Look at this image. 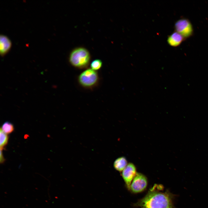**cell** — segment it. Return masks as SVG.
I'll list each match as a JSON object with an SVG mask.
<instances>
[{"label":"cell","instance_id":"4fadbf2b","mask_svg":"<svg viewBox=\"0 0 208 208\" xmlns=\"http://www.w3.org/2000/svg\"><path fill=\"white\" fill-rule=\"evenodd\" d=\"M0 162L1 163H3L5 161V159L3 156L2 150H0Z\"/></svg>","mask_w":208,"mask_h":208},{"label":"cell","instance_id":"8fae6325","mask_svg":"<svg viewBox=\"0 0 208 208\" xmlns=\"http://www.w3.org/2000/svg\"><path fill=\"white\" fill-rule=\"evenodd\" d=\"M3 131L6 134H9L12 133L14 130L13 125L11 123L6 122L2 125L1 128Z\"/></svg>","mask_w":208,"mask_h":208},{"label":"cell","instance_id":"ba28073f","mask_svg":"<svg viewBox=\"0 0 208 208\" xmlns=\"http://www.w3.org/2000/svg\"><path fill=\"white\" fill-rule=\"evenodd\" d=\"M185 39L181 35L175 31L169 36L167 41L171 46L177 47L179 46Z\"/></svg>","mask_w":208,"mask_h":208},{"label":"cell","instance_id":"9c48e42d","mask_svg":"<svg viewBox=\"0 0 208 208\" xmlns=\"http://www.w3.org/2000/svg\"><path fill=\"white\" fill-rule=\"evenodd\" d=\"M127 164V161L126 158L122 157L116 159L114 163V166L117 171H122L124 170Z\"/></svg>","mask_w":208,"mask_h":208},{"label":"cell","instance_id":"3957f363","mask_svg":"<svg viewBox=\"0 0 208 208\" xmlns=\"http://www.w3.org/2000/svg\"><path fill=\"white\" fill-rule=\"evenodd\" d=\"M99 78L98 73L91 68L87 69L79 75L78 80L79 84L83 87L92 88L98 84Z\"/></svg>","mask_w":208,"mask_h":208},{"label":"cell","instance_id":"6da1fadb","mask_svg":"<svg viewBox=\"0 0 208 208\" xmlns=\"http://www.w3.org/2000/svg\"><path fill=\"white\" fill-rule=\"evenodd\" d=\"M160 188L155 186L136 205L141 208H174L173 195L168 191H160Z\"/></svg>","mask_w":208,"mask_h":208},{"label":"cell","instance_id":"277c9868","mask_svg":"<svg viewBox=\"0 0 208 208\" xmlns=\"http://www.w3.org/2000/svg\"><path fill=\"white\" fill-rule=\"evenodd\" d=\"M176 31L181 35L185 39L192 36L194 29L192 24L187 19L182 18L177 21L174 25Z\"/></svg>","mask_w":208,"mask_h":208},{"label":"cell","instance_id":"52a82bcc","mask_svg":"<svg viewBox=\"0 0 208 208\" xmlns=\"http://www.w3.org/2000/svg\"><path fill=\"white\" fill-rule=\"evenodd\" d=\"M12 46L10 39L6 36L1 35L0 37V52L1 55L6 54L10 49Z\"/></svg>","mask_w":208,"mask_h":208},{"label":"cell","instance_id":"7c38bea8","mask_svg":"<svg viewBox=\"0 0 208 208\" xmlns=\"http://www.w3.org/2000/svg\"><path fill=\"white\" fill-rule=\"evenodd\" d=\"M102 62L99 59H96L93 60L90 64L91 69L96 71L100 69L102 66Z\"/></svg>","mask_w":208,"mask_h":208},{"label":"cell","instance_id":"7a4b0ae2","mask_svg":"<svg viewBox=\"0 0 208 208\" xmlns=\"http://www.w3.org/2000/svg\"><path fill=\"white\" fill-rule=\"evenodd\" d=\"M90 56L88 51L83 47L73 50L70 54L69 60L73 66L79 69L87 68L90 62Z\"/></svg>","mask_w":208,"mask_h":208},{"label":"cell","instance_id":"5b68a950","mask_svg":"<svg viewBox=\"0 0 208 208\" xmlns=\"http://www.w3.org/2000/svg\"><path fill=\"white\" fill-rule=\"evenodd\" d=\"M147 183V179L145 175L137 173L131 182L129 190L134 193L142 192L146 187Z\"/></svg>","mask_w":208,"mask_h":208},{"label":"cell","instance_id":"8992f818","mask_svg":"<svg viewBox=\"0 0 208 208\" xmlns=\"http://www.w3.org/2000/svg\"><path fill=\"white\" fill-rule=\"evenodd\" d=\"M137 173L136 167L131 163H128L122 171V177L129 189H130L131 182Z\"/></svg>","mask_w":208,"mask_h":208},{"label":"cell","instance_id":"30bf717a","mask_svg":"<svg viewBox=\"0 0 208 208\" xmlns=\"http://www.w3.org/2000/svg\"><path fill=\"white\" fill-rule=\"evenodd\" d=\"M0 136V150H2L8 143V137L7 134L5 133L1 128Z\"/></svg>","mask_w":208,"mask_h":208}]
</instances>
